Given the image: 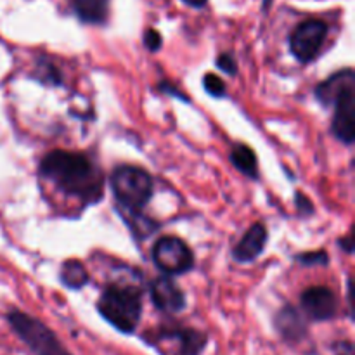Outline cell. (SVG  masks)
<instances>
[{"instance_id": "8fae6325", "label": "cell", "mask_w": 355, "mask_h": 355, "mask_svg": "<svg viewBox=\"0 0 355 355\" xmlns=\"http://www.w3.org/2000/svg\"><path fill=\"white\" fill-rule=\"evenodd\" d=\"M274 326H276L279 336L288 345H298L304 340H307L309 336V328L304 315L291 305H286V307L277 312L276 319H274Z\"/></svg>"}, {"instance_id": "9c48e42d", "label": "cell", "mask_w": 355, "mask_h": 355, "mask_svg": "<svg viewBox=\"0 0 355 355\" xmlns=\"http://www.w3.org/2000/svg\"><path fill=\"white\" fill-rule=\"evenodd\" d=\"M335 106V116H333L331 130L338 141L343 144H354L355 130V85L347 87L333 101Z\"/></svg>"}, {"instance_id": "ba28073f", "label": "cell", "mask_w": 355, "mask_h": 355, "mask_svg": "<svg viewBox=\"0 0 355 355\" xmlns=\"http://www.w3.org/2000/svg\"><path fill=\"white\" fill-rule=\"evenodd\" d=\"M302 311L311 321H331L338 314V298L328 286H311L300 297Z\"/></svg>"}, {"instance_id": "3957f363", "label": "cell", "mask_w": 355, "mask_h": 355, "mask_svg": "<svg viewBox=\"0 0 355 355\" xmlns=\"http://www.w3.org/2000/svg\"><path fill=\"white\" fill-rule=\"evenodd\" d=\"M142 342L158 355H203L208 335L196 328L163 324L142 335Z\"/></svg>"}, {"instance_id": "30bf717a", "label": "cell", "mask_w": 355, "mask_h": 355, "mask_svg": "<svg viewBox=\"0 0 355 355\" xmlns=\"http://www.w3.org/2000/svg\"><path fill=\"white\" fill-rule=\"evenodd\" d=\"M151 302L163 314H179L186 309V295L180 290L179 284L168 276L156 277L149 288Z\"/></svg>"}, {"instance_id": "d4e9b609", "label": "cell", "mask_w": 355, "mask_h": 355, "mask_svg": "<svg viewBox=\"0 0 355 355\" xmlns=\"http://www.w3.org/2000/svg\"><path fill=\"white\" fill-rule=\"evenodd\" d=\"M182 2L186 3V6L194 7V9H203V7L207 6L208 0H182Z\"/></svg>"}, {"instance_id": "9a60e30c", "label": "cell", "mask_w": 355, "mask_h": 355, "mask_svg": "<svg viewBox=\"0 0 355 355\" xmlns=\"http://www.w3.org/2000/svg\"><path fill=\"white\" fill-rule=\"evenodd\" d=\"M231 163L241 173L248 175L250 179H259V163H257V155L250 146L236 144L231 149Z\"/></svg>"}, {"instance_id": "d6986e66", "label": "cell", "mask_w": 355, "mask_h": 355, "mask_svg": "<svg viewBox=\"0 0 355 355\" xmlns=\"http://www.w3.org/2000/svg\"><path fill=\"white\" fill-rule=\"evenodd\" d=\"M297 260L304 266H326L329 262L328 255L324 252H309L304 255H298Z\"/></svg>"}, {"instance_id": "603a6c76", "label": "cell", "mask_w": 355, "mask_h": 355, "mask_svg": "<svg viewBox=\"0 0 355 355\" xmlns=\"http://www.w3.org/2000/svg\"><path fill=\"white\" fill-rule=\"evenodd\" d=\"M333 354L335 355H355V347L352 340H340L333 343Z\"/></svg>"}, {"instance_id": "7402d4cb", "label": "cell", "mask_w": 355, "mask_h": 355, "mask_svg": "<svg viewBox=\"0 0 355 355\" xmlns=\"http://www.w3.org/2000/svg\"><path fill=\"white\" fill-rule=\"evenodd\" d=\"M295 201H297V208L298 211H300L302 217H309V215L314 214V207H312L311 200H309L304 193L295 194Z\"/></svg>"}, {"instance_id": "8992f818", "label": "cell", "mask_w": 355, "mask_h": 355, "mask_svg": "<svg viewBox=\"0 0 355 355\" xmlns=\"http://www.w3.org/2000/svg\"><path fill=\"white\" fill-rule=\"evenodd\" d=\"M153 260L162 272L179 276L194 266V255L189 246L175 236H163L153 248Z\"/></svg>"}, {"instance_id": "cb8c5ba5", "label": "cell", "mask_w": 355, "mask_h": 355, "mask_svg": "<svg viewBox=\"0 0 355 355\" xmlns=\"http://www.w3.org/2000/svg\"><path fill=\"white\" fill-rule=\"evenodd\" d=\"M338 245H340V248H343L345 250L347 253H352V236H347V238H343V239H340L338 241Z\"/></svg>"}, {"instance_id": "ac0fdd59", "label": "cell", "mask_w": 355, "mask_h": 355, "mask_svg": "<svg viewBox=\"0 0 355 355\" xmlns=\"http://www.w3.org/2000/svg\"><path fill=\"white\" fill-rule=\"evenodd\" d=\"M38 68L44 69V73H38V80L49 85H61V73L58 71L54 64H38Z\"/></svg>"}, {"instance_id": "e0dca14e", "label": "cell", "mask_w": 355, "mask_h": 355, "mask_svg": "<svg viewBox=\"0 0 355 355\" xmlns=\"http://www.w3.org/2000/svg\"><path fill=\"white\" fill-rule=\"evenodd\" d=\"M203 87H205V90H207V92L214 97H224L225 90H227L224 80H222L220 76L214 75V73H207V75H205Z\"/></svg>"}, {"instance_id": "7c38bea8", "label": "cell", "mask_w": 355, "mask_h": 355, "mask_svg": "<svg viewBox=\"0 0 355 355\" xmlns=\"http://www.w3.org/2000/svg\"><path fill=\"white\" fill-rule=\"evenodd\" d=\"M267 239H269V234H267V227L262 224V222H257L253 224L248 231L245 232L241 239H239L238 245L232 250V259L236 262L248 263L253 262L257 257L262 255L263 248L267 245Z\"/></svg>"}, {"instance_id": "6da1fadb", "label": "cell", "mask_w": 355, "mask_h": 355, "mask_svg": "<svg viewBox=\"0 0 355 355\" xmlns=\"http://www.w3.org/2000/svg\"><path fill=\"white\" fill-rule=\"evenodd\" d=\"M40 173L59 191L83 203H96L103 198V177L82 153L55 149L42 159Z\"/></svg>"}, {"instance_id": "2e32d148", "label": "cell", "mask_w": 355, "mask_h": 355, "mask_svg": "<svg viewBox=\"0 0 355 355\" xmlns=\"http://www.w3.org/2000/svg\"><path fill=\"white\" fill-rule=\"evenodd\" d=\"M61 283L69 290H82L89 283V272L78 260H68L61 267Z\"/></svg>"}, {"instance_id": "277c9868", "label": "cell", "mask_w": 355, "mask_h": 355, "mask_svg": "<svg viewBox=\"0 0 355 355\" xmlns=\"http://www.w3.org/2000/svg\"><path fill=\"white\" fill-rule=\"evenodd\" d=\"M7 322L16 333L17 338L30 349L33 355H73L62 345L54 331L33 315L21 311H9Z\"/></svg>"}, {"instance_id": "ffe728a7", "label": "cell", "mask_w": 355, "mask_h": 355, "mask_svg": "<svg viewBox=\"0 0 355 355\" xmlns=\"http://www.w3.org/2000/svg\"><path fill=\"white\" fill-rule=\"evenodd\" d=\"M217 66L225 71L227 75H236L238 73V62H236L234 55L232 54H220L217 58Z\"/></svg>"}, {"instance_id": "44dd1931", "label": "cell", "mask_w": 355, "mask_h": 355, "mask_svg": "<svg viewBox=\"0 0 355 355\" xmlns=\"http://www.w3.org/2000/svg\"><path fill=\"white\" fill-rule=\"evenodd\" d=\"M144 45L148 47V51L151 52L159 51V47H162V35L151 28V30H148L144 33Z\"/></svg>"}, {"instance_id": "5bb4252c", "label": "cell", "mask_w": 355, "mask_h": 355, "mask_svg": "<svg viewBox=\"0 0 355 355\" xmlns=\"http://www.w3.org/2000/svg\"><path fill=\"white\" fill-rule=\"evenodd\" d=\"M71 9L82 23L104 24L110 14V0H71Z\"/></svg>"}, {"instance_id": "4fadbf2b", "label": "cell", "mask_w": 355, "mask_h": 355, "mask_svg": "<svg viewBox=\"0 0 355 355\" xmlns=\"http://www.w3.org/2000/svg\"><path fill=\"white\" fill-rule=\"evenodd\" d=\"M350 85H355V75L354 69L349 68L343 69V71L335 73L333 76L326 78L321 85H318V89H315V97H318L319 103L324 104V106H333L335 97Z\"/></svg>"}, {"instance_id": "52a82bcc", "label": "cell", "mask_w": 355, "mask_h": 355, "mask_svg": "<svg viewBox=\"0 0 355 355\" xmlns=\"http://www.w3.org/2000/svg\"><path fill=\"white\" fill-rule=\"evenodd\" d=\"M328 37V24L321 19H309L298 24L290 37V49L300 62L314 61Z\"/></svg>"}, {"instance_id": "7a4b0ae2", "label": "cell", "mask_w": 355, "mask_h": 355, "mask_svg": "<svg viewBox=\"0 0 355 355\" xmlns=\"http://www.w3.org/2000/svg\"><path fill=\"white\" fill-rule=\"evenodd\" d=\"M101 318L123 335H134L142 318V293L134 286H107L97 300Z\"/></svg>"}, {"instance_id": "5b68a950", "label": "cell", "mask_w": 355, "mask_h": 355, "mask_svg": "<svg viewBox=\"0 0 355 355\" xmlns=\"http://www.w3.org/2000/svg\"><path fill=\"white\" fill-rule=\"evenodd\" d=\"M111 189L121 207L132 214H141L153 196V177L144 168L121 165L111 175Z\"/></svg>"}]
</instances>
